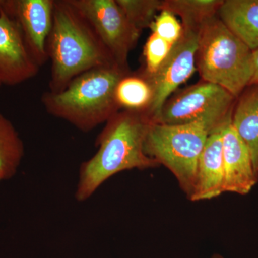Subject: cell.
Wrapping results in <instances>:
<instances>
[{
	"label": "cell",
	"mask_w": 258,
	"mask_h": 258,
	"mask_svg": "<svg viewBox=\"0 0 258 258\" xmlns=\"http://www.w3.org/2000/svg\"><path fill=\"white\" fill-rule=\"evenodd\" d=\"M149 120L140 111L116 113L96 139L98 151L83 162L75 198L86 201L106 180L121 171L144 169L159 164L144 150Z\"/></svg>",
	"instance_id": "cell-1"
},
{
	"label": "cell",
	"mask_w": 258,
	"mask_h": 258,
	"mask_svg": "<svg viewBox=\"0 0 258 258\" xmlns=\"http://www.w3.org/2000/svg\"><path fill=\"white\" fill-rule=\"evenodd\" d=\"M47 50L52 93L63 91L75 78L91 70L116 66L91 24L70 0L54 1Z\"/></svg>",
	"instance_id": "cell-2"
},
{
	"label": "cell",
	"mask_w": 258,
	"mask_h": 258,
	"mask_svg": "<svg viewBox=\"0 0 258 258\" xmlns=\"http://www.w3.org/2000/svg\"><path fill=\"white\" fill-rule=\"evenodd\" d=\"M126 70L117 66L98 68L75 78L63 91H47L41 101L49 114L91 132L118 113L115 88Z\"/></svg>",
	"instance_id": "cell-3"
},
{
	"label": "cell",
	"mask_w": 258,
	"mask_h": 258,
	"mask_svg": "<svg viewBox=\"0 0 258 258\" xmlns=\"http://www.w3.org/2000/svg\"><path fill=\"white\" fill-rule=\"evenodd\" d=\"M196 66L204 81L221 86L237 98L252 79L253 53L215 15L199 30Z\"/></svg>",
	"instance_id": "cell-4"
},
{
	"label": "cell",
	"mask_w": 258,
	"mask_h": 258,
	"mask_svg": "<svg viewBox=\"0 0 258 258\" xmlns=\"http://www.w3.org/2000/svg\"><path fill=\"white\" fill-rule=\"evenodd\" d=\"M217 128L205 121L178 125L149 121L144 150L174 174L190 198L195 189L200 156L209 135Z\"/></svg>",
	"instance_id": "cell-5"
},
{
	"label": "cell",
	"mask_w": 258,
	"mask_h": 258,
	"mask_svg": "<svg viewBox=\"0 0 258 258\" xmlns=\"http://www.w3.org/2000/svg\"><path fill=\"white\" fill-rule=\"evenodd\" d=\"M235 99L225 88L203 81L166 102L152 122L178 125L205 121L221 126L232 118Z\"/></svg>",
	"instance_id": "cell-6"
},
{
	"label": "cell",
	"mask_w": 258,
	"mask_h": 258,
	"mask_svg": "<svg viewBox=\"0 0 258 258\" xmlns=\"http://www.w3.org/2000/svg\"><path fill=\"white\" fill-rule=\"evenodd\" d=\"M91 24L115 64L127 71L129 52L140 32L129 23L116 0H70Z\"/></svg>",
	"instance_id": "cell-7"
},
{
	"label": "cell",
	"mask_w": 258,
	"mask_h": 258,
	"mask_svg": "<svg viewBox=\"0 0 258 258\" xmlns=\"http://www.w3.org/2000/svg\"><path fill=\"white\" fill-rule=\"evenodd\" d=\"M199 30L183 28L182 35L155 74L144 76L150 84L152 98L142 113L149 121L159 115L171 93L192 76L196 69Z\"/></svg>",
	"instance_id": "cell-8"
},
{
	"label": "cell",
	"mask_w": 258,
	"mask_h": 258,
	"mask_svg": "<svg viewBox=\"0 0 258 258\" xmlns=\"http://www.w3.org/2000/svg\"><path fill=\"white\" fill-rule=\"evenodd\" d=\"M55 0H5V11L18 23L39 67L49 60L47 42L53 21Z\"/></svg>",
	"instance_id": "cell-9"
},
{
	"label": "cell",
	"mask_w": 258,
	"mask_h": 258,
	"mask_svg": "<svg viewBox=\"0 0 258 258\" xmlns=\"http://www.w3.org/2000/svg\"><path fill=\"white\" fill-rule=\"evenodd\" d=\"M36 63L15 20L5 10L0 13V82L16 86L38 74Z\"/></svg>",
	"instance_id": "cell-10"
},
{
	"label": "cell",
	"mask_w": 258,
	"mask_h": 258,
	"mask_svg": "<svg viewBox=\"0 0 258 258\" xmlns=\"http://www.w3.org/2000/svg\"><path fill=\"white\" fill-rule=\"evenodd\" d=\"M231 119L222 128L224 192L246 195L257 182L248 148L232 126Z\"/></svg>",
	"instance_id": "cell-11"
},
{
	"label": "cell",
	"mask_w": 258,
	"mask_h": 258,
	"mask_svg": "<svg viewBox=\"0 0 258 258\" xmlns=\"http://www.w3.org/2000/svg\"><path fill=\"white\" fill-rule=\"evenodd\" d=\"M223 125L210 133L200 156L195 189L190 197L194 201L210 200L224 192Z\"/></svg>",
	"instance_id": "cell-12"
},
{
	"label": "cell",
	"mask_w": 258,
	"mask_h": 258,
	"mask_svg": "<svg viewBox=\"0 0 258 258\" xmlns=\"http://www.w3.org/2000/svg\"><path fill=\"white\" fill-rule=\"evenodd\" d=\"M217 15L250 50L258 48V0H226Z\"/></svg>",
	"instance_id": "cell-13"
},
{
	"label": "cell",
	"mask_w": 258,
	"mask_h": 258,
	"mask_svg": "<svg viewBox=\"0 0 258 258\" xmlns=\"http://www.w3.org/2000/svg\"><path fill=\"white\" fill-rule=\"evenodd\" d=\"M232 111L236 132L248 148L256 174L258 173V83L244 89Z\"/></svg>",
	"instance_id": "cell-14"
},
{
	"label": "cell",
	"mask_w": 258,
	"mask_h": 258,
	"mask_svg": "<svg viewBox=\"0 0 258 258\" xmlns=\"http://www.w3.org/2000/svg\"><path fill=\"white\" fill-rule=\"evenodd\" d=\"M24 156L23 141L8 118L0 113V177H13Z\"/></svg>",
	"instance_id": "cell-15"
},
{
	"label": "cell",
	"mask_w": 258,
	"mask_h": 258,
	"mask_svg": "<svg viewBox=\"0 0 258 258\" xmlns=\"http://www.w3.org/2000/svg\"><path fill=\"white\" fill-rule=\"evenodd\" d=\"M220 0H169L163 2L162 10L179 15L184 29L200 30L202 24L217 15Z\"/></svg>",
	"instance_id": "cell-16"
},
{
	"label": "cell",
	"mask_w": 258,
	"mask_h": 258,
	"mask_svg": "<svg viewBox=\"0 0 258 258\" xmlns=\"http://www.w3.org/2000/svg\"><path fill=\"white\" fill-rule=\"evenodd\" d=\"M115 97L119 108L142 112L150 104L152 90L145 78L125 75L117 85Z\"/></svg>",
	"instance_id": "cell-17"
},
{
	"label": "cell",
	"mask_w": 258,
	"mask_h": 258,
	"mask_svg": "<svg viewBox=\"0 0 258 258\" xmlns=\"http://www.w3.org/2000/svg\"><path fill=\"white\" fill-rule=\"evenodd\" d=\"M129 23L137 31L151 28L158 12L162 10L163 2L159 0H116Z\"/></svg>",
	"instance_id": "cell-18"
},
{
	"label": "cell",
	"mask_w": 258,
	"mask_h": 258,
	"mask_svg": "<svg viewBox=\"0 0 258 258\" xmlns=\"http://www.w3.org/2000/svg\"><path fill=\"white\" fill-rule=\"evenodd\" d=\"M173 45L152 33L148 38L144 47V55L146 62L144 76L155 74L162 62L165 60Z\"/></svg>",
	"instance_id": "cell-19"
},
{
	"label": "cell",
	"mask_w": 258,
	"mask_h": 258,
	"mask_svg": "<svg viewBox=\"0 0 258 258\" xmlns=\"http://www.w3.org/2000/svg\"><path fill=\"white\" fill-rule=\"evenodd\" d=\"M151 29L152 33L174 45L179 40L183 32L182 25L176 19L175 15L169 10H161L160 14L156 17Z\"/></svg>",
	"instance_id": "cell-20"
},
{
	"label": "cell",
	"mask_w": 258,
	"mask_h": 258,
	"mask_svg": "<svg viewBox=\"0 0 258 258\" xmlns=\"http://www.w3.org/2000/svg\"><path fill=\"white\" fill-rule=\"evenodd\" d=\"M253 53V74L249 86L258 83V48L252 51Z\"/></svg>",
	"instance_id": "cell-21"
},
{
	"label": "cell",
	"mask_w": 258,
	"mask_h": 258,
	"mask_svg": "<svg viewBox=\"0 0 258 258\" xmlns=\"http://www.w3.org/2000/svg\"><path fill=\"white\" fill-rule=\"evenodd\" d=\"M5 4V0H0V13L2 10H4Z\"/></svg>",
	"instance_id": "cell-22"
},
{
	"label": "cell",
	"mask_w": 258,
	"mask_h": 258,
	"mask_svg": "<svg viewBox=\"0 0 258 258\" xmlns=\"http://www.w3.org/2000/svg\"><path fill=\"white\" fill-rule=\"evenodd\" d=\"M2 85H3V84H2V83L0 82V87H1Z\"/></svg>",
	"instance_id": "cell-23"
},
{
	"label": "cell",
	"mask_w": 258,
	"mask_h": 258,
	"mask_svg": "<svg viewBox=\"0 0 258 258\" xmlns=\"http://www.w3.org/2000/svg\"><path fill=\"white\" fill-rule=\"evenodd\" d=\"M2 180H3V179H2L1 177H0V181H2Z\"/></svg>",
	"instance_id": "cell-24"
}]
</instances>
